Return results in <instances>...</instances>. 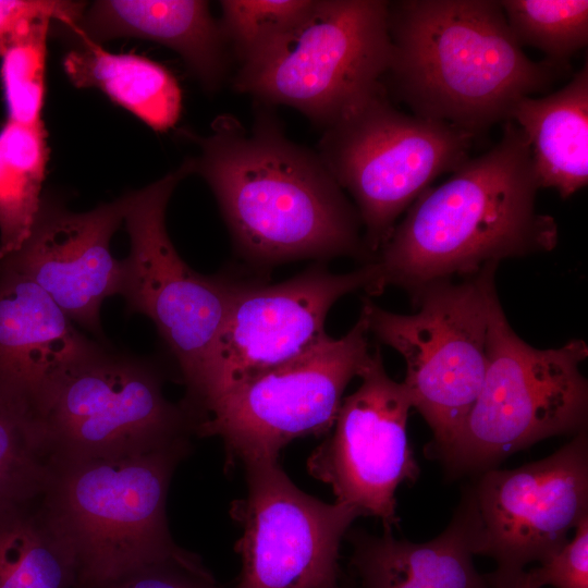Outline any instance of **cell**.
I'll return each mask as SVG.
<instances>
[{
  "instance_id": "obj_1",
  "label": "cell",
  "mask_w": 588,
  "mask_h": 588,
  "mask_svg": "<svg viewBox=\"0 0 588 588\" xmlns=\"http://www.w3.org/2000/svg\"><path fill=\"white\" fill-rule=\"evenodd\" d=\"M249 128L217 117L192 173L212 191L236 253L250 266L353 257L375 261L360 236L358 211L317 151L287 138L271 107L258 103Z\"/></svg>"
},
{
  "instance_id": "obj_2",
  "label": "cell",
  "mask_w": 588,
  "mask_h": 588,
  "mask_svg": "<svg viewBox=\"0 0 588 588\" xmlns=\"http://www.w3.org/2000/svg\"><path fill=\"white\" fill-rule=\"evenodd\" d=\"M539 188L528 140L505 121L497 145L424 191L394 226L375 259L384 289L411 294L506 258L552 250L558 224L536 210Z\"/></svg>"
},
{
  "instance_id": "obj_3",
  "label": "cell",
  "mask_w": 588,
  "mask_h": 588,
  "mask_svg": "<svg viewBox=\"0 0 588 588\" xmlns=\"http://www.w3.org/2000/svg\"><path fill=\"white\" fill-rule=\"evenodd\" d=\"M391 60L385 77L413 114L476 136L509 121L523 97L560 74L531 60L513 36L500 1H389Z\"/></svg>"
},
{
  "instance_id": "obj_4",
  "label": "cell",
  "mask_w": 588,
  "mask_h": 588,
  "mask_svg": "<svg viewBox=\"0 0 588 588\" xmlns=\"http://www.w3.org/2000/svg\"><path fill=\"white\" fill-rule=\"evenodd\" d=\"M191 442L120 458L51 461L40 495L49 525L69 551L75 588L177 558L167 518L173 473Z\"/></svg>"
},
{
  "instance_id": "obj_5",
  "label": "cell",
  "mask_w": 588,
  "mask_h": 588,
  "mask_svg": "<svg viewBox=\"0 0 588 588\" xmlns=\"http://www.w3.org/2000/svg\"><path fill=\"white\" fill-rule=\"evenodd\" d=\"M584 340L539 350L510 326L498 295L490 307L487 369L479 395L448 445L431 458L452 477L478 475L543 439L587 430Z\"/></svg>"
},
{
  "instance_id": "obj_6",
  "label": "cell",
  "mask_w": 588,
  "mask_h": 588,
  "mask_svg": "<svg viewBox=\"0 0 588 588\" xmlns=\"http://www.w3.org/2000/svg\"><path fill=\"white\" fill-rule=\"evenodd\" d=\"M474 135L395 108L382 83L322 130L317 154L355 201L376 259L400 215L469 157Z\"/></svg>"
},
{
  "instance_id": "obj_7",
  "label": "cell",
  "mask_w": 588,
  "mask_h": 588,
  "mask_svg": "<svg viewBox=\"0 0 588 588\" xmlns=\"http://www.w3.org/2000/svg\"><path fill=\"white\" fill-rule=\"evenodd\" d=\"M497 268L490 264L463 282L441 280L415 290L412 315L364 299L369 332L405 360L403 384L433 433L425 448L429 457L448 445L481 390Z\"/></svg>"
},
{
  "instance_id": "obj_8",
  "label": "cell",
  "mask_w": 588,
  "mask_h": 588,
  "mask_svg": "<svg viewBox=\"0 0 588 588\" xmlns=\"http://www.w3.org/2000/svg\"><path fill=\"white\" fill-rule=\"evenodd\" d=\"M389 1L316 0L308 15L253 62L233 88L283 105L321 130L383 83L391 60Z\"/></svg>"
},
{
  "instance_id": "obj_9",
  "label": "cell",
  "mask_w": 588,
  "mask_h": 588,
  "mask_svg": "<svg viewBox=\"0 0 588 588\" xmlns=\"http://www.w3.org/2000/svg\"><path fill=\"white\" fill-rule=\"evenodd\" d=\"M163 371L101 345L50 390L37 414L50 461L120 458L191 442L199 419L163 393Z\"/></svg>"
},
{
  "instance_id": "obj_10",
  "label": "cell",
  "mask_w": 588,
  "mask_h": 588,
  "mask_svg": "<svg viewBox=\"0 0 588 588\" xmlns=\"http://www.w3.org/2000/svg\"><path fill=\"white\" fill-rule=\"evenodd\" d=\"M188 161L123 196L131 246L119 295L128 313L152 321L186 387L184 400L192 401L213 364L235 278L196 272L169 237L166 210L175 186L192 174Z\"/></svg>"
},
{
  "instance_id": "obj_11",
  "label": "cell",
  "mask_w": 588,
  "mask_h": 588,
  "mask_svg": "<svg viewBox=\"0 0 588 588\" xmlns=\"http://www.w3.org/2000/svg\"><path fill=\"white\" fill-rule=\"evenodd\" d=\"M585 517L587 430L546 458L476 475L452 519L473 555L494 560L485 575L490 588H509L526 565L555 554Z\"/></svg>"
},
{
  "instance_id": "obj_12",
  "label": "cell",
  "mask_w": 588,
  "mask_h": 588,
  "mask_svg": "<svg viewBox=\"0 0 588 588\" xmlns=\"http://www.w3.org/2000/svg\"><path fill=\"white\" fill-rule=\"evenodd\" d=\"M366 315L342 338L328 334L302 354L236 383L204 408L197 434L219 437L229 462L278 460L292 440L331 431L343 392L371 353Z\"/></svg>"
},
{
  "instance_id": "obj_13",
  "label": "cell",
  "mask_w": 588,
  "mask_h": 588,
  "mask_svg": "<svg viewBox=\"0 0 588 588\" xmlns=\"http://www.w3.org/2000/svg\"><path fill=\"white\" fill-rule=\"evenodd\" d=\"M360 290L370 295L384 291L376 260L342 274L316 261L279 283L235 278L213 364L191 407L201 418L225 389L305 352L327 334L332 305Z\"/></svg>"
},
{
  "instance_id": "obj_14",
  "label": "cell",
  "mask_w": 588,
  "mask_h": 588,
  "mask_svg": "<svg viewBox=\"0 0 588 588\" xmlns=\"http://www.w3.org/2000/svg\"><path fill=\"white\" fill-rule=\"evenodd\" d=\"M246 495L232 503L242 536L235 588H329L340 583V546L360 516L302 491L278 460L243 464Z\"/></svg>"
},
{
  "instance_id": "obj_15",
  "label": "cell",
  "mask_w": 588,
  "mask_h": 588,
  "mask_svg": "<svg viewBox=\"0 0 588 588\" xmlns=\"http://www.w3.org/2000/svg\"><path fill=\"white\" fill-rule=\"evenodd\" d=\"M359 378L328 437L309 455L307 469L331 487L336 503L379 518L392 532L400 522L396 489L419 476L406 432L413 406L403 382L387 373L379 347Z\"/></svg>"
},
{
  "instance_id": "obj_16",
  "label": "cell",
  "mask_w": 588,
  "mask_h": 588,
  "mask_svg": "<svg viewBox=\"0 0 588 588\" xmlns=\"http://www.w3.org/2000/svg\"><path fill=\"white\" fill-rule=\"evenodd\" d=\"M123 218V196L86 212L42 197L28 238L0 261L33 280L74 323L100 338L101 305L122 285V260L111 254L110 242Z\"/></svg>"
},
{
  "instance_id": "obj_17",
  "label": "cell",
  "mask_w": 588,
  "mask_h": 588,
  "mask_svg": "<svg viewBox=\"0 0 588 588\" xmlns=\"http://www.w3.org/2000/svg\"><path fill=\"white\" fill-rule=\"evenodd\" d=\"M100 346L39 285L0 261V387L36 416L60 379Z\"/></svg>"
},
{
  "instance_id": "obj_18",
  "label": "cell",
  "mask_w": 588,
  "mask_h": 588,
  "mask_svg": "<svg viewBox=\"0 0 588 588\" xmlns=\"http://www.w3.org/2000/svg\"><path fill=\"white\" fill-rule=\"evenodd\" d=\"M68 30L79 41L97 45L117 38L163 45L183 59L208 93L217 91L229 72V47L207 1H94Z\"/></svg>"
},
{
  "instance_id": "obj_19",
  "label": "cell",
  "mask_w": 588,
  "mask_h": 588,
  "mask_svg": "<svg viewBox=\"0 0 588 588\" xmlns=\"http://www.w3.org/2000/svg\"><path fill=\"white\" fill-rule=\"evenodd\" d=\"M345 538L353 547L350 566L360 588H490L453 519L427 542L396 539L387 531L352 530Z\"/></svg>"
},
{
  "instance_id": "obj_20",
  "label": "cell",
  "mask_w": 588,
  "mask_h": 588,
  "mask_svg": "<svg viewBox=\"0 0 588 588\" xmlns=\"http://www.w3.org/2000/svg\"><path fill=\"white\" fill-rule=\"evenodd\" d=\"M510 120L528 140L540 188H554L566 199L587 185V60L558 91L520 98Z\"/></svg>"
},
{
  "instance_id": "obj_21",
  "label": "cell",
  "mask_w": 588,
  "mask_h": 588,
  "mask_svg": "<svg viewBox=\"0 0 588 588\" xmlns=\"http://www.w3.org/2000/svg\"><path fill=\"white\" fill-rule=\"evenodd\" d=\"M63 68L75 87L100 89L155 131L172 128L181 117L182 90L175 76L146 57L79 41L65 54Z\"/></svg>"
},
{
  "instance_id": "obj_22",
  "label": "cell",
  "mask_w": 588,
  "mask_h": 588,
  "mask_svg": "<svg viewBox=\"0 0 588 588\" xmlns=\"http://www.w3.org/2000/svg\"><path fill=\"white\" fill-rule=\"evenodd\" d=\"M39 499L0 507V588H75L72 558Z\"/></svg>"
},
{
  "instance_id": "obj_23",
  "label": "cell",
  "mask_w": 588,
  "mask_h": 588,
  "mask_svg": "<svg viewBox=\"0 0 588 588\" xmlns=\"http://www.w3.org/2000/svg\"><path fill=\"white\" fill-rule=\"evenodd\" d=\"M48 158L44 123L7 120L0 130V259L17 252L33 230Z\"/></svg>"
},
{
  "instance_id": "obj_24",
  "label": "cell",
  "mask_w": 588,
  "mask_h": 588,
  "mask_svg": "<svg viewBox=\"0 0 588 588\" xmlns=\"http://www.w3.org/2000/svg\"><path fill=\"white\" fill-rule=\"evenodd\" d=\"M50 464L33 411L0 387V507L40 497Z\"/></svg>"
},
{
  "instance_id": "obj_25",
  "label": "cell",
  "mask_w": 588,
  "mask_h": 588,
  "mask_svg": "<svg viewBox=\"0 0 588 588\" xmlns=\"http://www.w3.org/2000/svg\"><path fill=\"white\" fill-rule=\"evenodd\" d=\"M500 4L517 42L539 49L555 66H564L587 46L586 0H502Z\"/></svg>"
},
{
  "instance_id": "obj_26",
  "label": "cell",
  "mask_w": 588,
  "mask_h": 588,
  "mask_svg": "<svg viewBox=\"0 0 588 588\" xmlns=\"http://www.w3.org/2000/svg\"><path fill=\"white\" fill-rule=\"evenodd\" d=\"M50 22L47 17L26 22L0 50L1 82L10 121L26 125L42 123Z\"/></svg>"
},
{
  "instance_id": "obj_27",
  "label": "cell",
  "mask_w": 588,
  "mask_h": 588,
  "mask_svg": "<svg viewBox=\"0 0 588 588\" xmlns=\"http://www.w3.org/2000/svg\"><path fill=\"white\" fill-rule=\"evenodd\" d=\"M316 0L220 1L222 34L240 66L272 47L311 11Z\"/></svg>"
},
{
  "instance_id": "obj_28",
  "label": "cell",
  "mask_w": 588,
  "mask_h": 588,
  "mask_svg": "<svg viewBox=\"0 0 588 588\" xmlns=\"http://www.w3.org/2000/svg\"><path fill=\"white\" fill-rule=\"evenodd\" d=\"M90 588H224L192 552L146 564Z\"/></svg>"
},
{
  "instance_id": "obj_29",
  "label": "cell",
  "mask_w": 588,
  "mask_h": 588,
  "mask_svg": "<svg viewBox=\"0 0 588 588\" xmlns=\"http://www.w3.org/2000/svg\"><path fill=\"white\" fill-rule=\"evenodd\" d=\"M526 571L539 588H588V517L575 528V534L555 554Z\"/></svg>"
},
{
  "instance_id": "obj_30",
  "label": "cell",
  "mask_w": 588,
  "mask_h": 588,
  "mask_svg": "<svg viewBox=\"0 0 588 588\" xmlns=\"http://www.w3.org/2000/svg\"><path fill=\"white\" fill-rule=\"evenodd\" d=\"M87 4L64 0H0V50L9 37L28 21L47 17L71 29Z\"/></svg>"
},
{
  "instance_id": "obj_31",
  "label": "cell",
  "mask_w": 588,
  "mask_h": 588,
  "mask_svg": "<svg viewBox=\"0 0 588 588\" xmlns=\"http://www.w3.org/2000/svg\"><path fill=\"white\" fill-rule=\"evenodd\" d=\"M509 588H529L526 571H524Z\"/></svg>"
},
{
  "instance_id": "obj_32",
  "label": "cell",
  "mask_w": 588,
  "mask_h": 588,
  "mask_svg": "<svg viewBox=\"0 0 588 588\" xmlns=\"http://www.w3.org/2000/svg\"><path fill=\"white\" fill-rule=\"evenodd\" d=\"M526 577H527V580H528V584H529V588H539L528 578L527 574H526Z\"/></svg>"
},
{
  "instance_id": "obj_33",
  "label": "cell",
  "mask_w": 588,
  "mask_h": 588,
  "mask_svg": "<svg viewBox=\"0 0 588 588\" xmlns=\"http://www.w3.org/2000/svg\"><path fill=\"white\" fill-rule=\"evenodd\" d=\"M329 588H346L344 585H341L340 583H338L336 585L332 586V587H329Z\"/></svg>"
}]
</instances>
